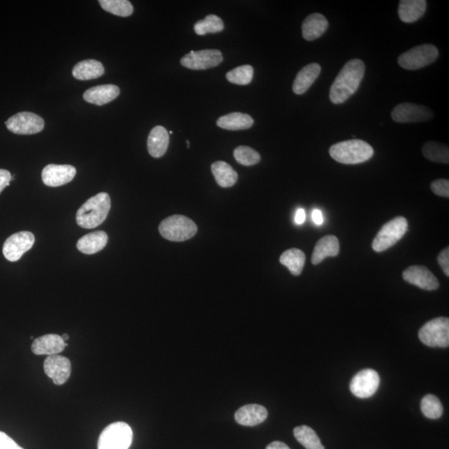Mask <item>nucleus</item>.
Segmentation results:
<instances>
[{
    "mask_svg": "<svg viewBox=\"0 0 449 449\" xmlns=\"http://www.w3.org/2000/svg\"><path fill=\"white\" fill-rule=\"evenodd\" d=\"M365 72L363 61L355 59L348 61L331 86L330 101L334 104L346 102L358 90Z\"/></svg>",
    "mask_w": 449,
    "mask_h": 449,
    "instance_id": "f257e3e1",
    "label": "nucleus"
},
{
    "mask_svg": "<svg viewBox=\"0 0 449 449\" xmlns=\"http://www.w3.org/2000/svg\"><path fill=\"white\" fill-rule=\"evenodd\" d=\"M111 209V198L106 193H100L91 198L78 209L77 224L82 228L94 229L101 225Z\"/></svg>",
    "mask_w": 449,
    "mask_h": 449,
    "instance_id": "f03ea898",
    "label": "nucleus"
},
{
    "mask_svg": "<svg viewBox=\"0 0 449 449\" xmlns=\"http://www.w3.org/2000/svg\"><path fill=\"white\" fill-rule=\"evenodd\" d=\"M374 154L368 142L359 139L334 144L330 148L331 158L342 164L355 165L367 162Z\"/></svg>",
    "mask_w": 449,
    "mask_h": 449,
    "instance_id": "7ed1b4c3",
    "label": "nucleus"
},
{
    "mask_svg": "<svg viewBox=\"0 0 449 449\" xmlns=\"http://www.w3.org/2000/svg\"><path fill=\"white\" fill-rule=\"evenodd\" d=\"M160 234L171 242H185L198 233V226L190 218L174 215L165 218L159 226Z\"/></svg>",
    "mask_w": 449,
    "mask_h": 449,
    "instance_id": "20e7f679",
    "label": "nucleus"
},
{
    "mask_svg": "<svg viewBox=\"0 0 449 449\" xmlns=\"http://www.w3.org/2000/svg\"><path fill=\"white\" fill-rule=\"evenodd\" d=\"M408 230V221L404 216H397L387 222L379 230L372 243L374 251L383 252L400 241Z\"/></svg>",
    "mask_w": 449,
    "mask_h": 449,
    "instance_id": "39448f33",
    "label": "nucleus"
},
{
    "mask_svg": "<svg viewBox=\"0 0 449 449\" xmlns=\"http://www.w3.org/2000/svg\"><path fill=\"white\" fill-rule=\"evenodd\" d=\"M133 430L124 422H113L100 435L98 449H128L133 442Z\"/></svg>",
    "mask_w": 449,
    "mask_h": 449,
    "instance_id": "423d86ee",
    "label": "nucleus"
},
{
    "mask_svg": "<svg viewBox=\"0 0 449 449\" xmlns=\"http://www.w3.org/2000/svg\"><path fill=\"white\" fill-rule=\"evenodd\" d=\"M418 337L425 346L433 348H447L449 346V320L438 317L422 327Z\"/></svg>",
    "mask_w": 449,
    "mask_h": 449,
    "instance_id": "0eeeda50",
    "label": "nucleus"
},
{
    "mask_svg": "<svg viewBox=\"0 0 449 449\" xmlns=\"http://www.w3.org/2000/svg\"><path fill=\"white\" fill-rule=\"evenodd\" d=\"M438 57L437 47L426 43V45L414 47L401 54L399 57L398 63L400 67L407 71H417V69L429 66L438 59Z\"/></svg>",
    "mask_w": 449,
    "mask_h": 449,
    "instance_id": "6e6552de",
    "label": "nucleus"
},
{
    "mask_svg": "<svg viewBox=\"0 0 449 449\" xmlns=\"http://www.w3.org/2000/svg\"><path fill=\"white\" fill-rule=\"evenodd\" d=\"M10 132L19 135H32L42 132L45 120L36 113L22 112L8 119L6 123Z\"/></svg>",
    "mask_w": 449,
    "mask_h": 449,
    "instance_id": "1a4fd4ad",
    "label": "nucleus"
},
{
    "mask_svg": "<svg viewBox=\"0 0 449 449\" xmlns=\"http://www.w3.org/2000/svg\"><path fill=\"white\" fill-rule=\"evenodd\" d=\"M223 61L221 52L217 50H204L191 51L189 54L183 56L181 64L183 67L191 71H205V69L215 68Z\"/></svg>",
    "mask_w": 449,
    "mask_h": 449,
    "instance_id": "9d476101",
    "label": "nucleus"
},
{
    "mask_svg": "<svg viewBox=\"0 0 449 449\" xmlns=\"http://www.w3.org/2000/svg\"><path fill=\"white\" fill-rule=\"evenodd\" d=\"M381 378L376 370L366 369L361 370L352 378L350 389L357 398L368 399L376 393Z\"/></svg>",
    "mask_w": 449,
    "mask_h": 449,
    "instance_id": "9b49d317",
    "label": "nucleus"
},
{
    "mask_svg": "<svg viewBox=\"0 0 449 449\" xmlns=\"http://www.w3.org/2000/svg\"><path fill=\"white\" fill-rule=\"evenodd\" d=\"M392 119L396 123L411 124L428 121L434 116L431 109L415 103H404L397 105L392 111Z\"/></svg>",
    "mask_w": 449,
    "mask_h": 449,
    "instance_id": "f8f14e48",
    "label": "nucleus"
},
{
    "mask_svg": "<svg viewBox=\"0 0 449 449\" xmlns=\"http://www.w3.org/2000/svg\"><path fill=\"white\" fill-rule=\"evenodd\" d=\"M36 242V237L32 233L20 232L10 235L3 246V254L8 260L15 263L24 253L27 252Z\"/></svg>",
    "mask_w": 449,
    "mask_h": 449,
    "instance_id": "ddd939ff",
    "label": "nucleus"
},
{
    "mask_svg": "<svg viewBox=\"0 0 449 449\" xmlns=\"http://www.w3.org/2000/svg\"><path fill=\"white\" fill-rule=\"evenodd\" d=\"M43 369L56 385H62L71 376V362L66 357L50 355L45 361Z\"/></svg>",
    "mask_w": 449,
    "mask_h": 449,
    "instance_id": "4468645a",
    "label": "nucleus"
},
{
    "mask_svg": "<svg viewBox=\"0 0 449 449\" xmlns=\"http://www.w3.org/2000/svg\"><path fill=\"white\" fill-rule=\"evenodd\" d=\"M403 278L409 284L425 290H435L439 287L438 279L430 270L422 265H413L403 272Z\"/></svg>",
    "mask_w": 449,
    "mask_h": 449,
    "instance_id": "2eb2a0df",
    "label": "nucleus"
},
{
    "mask_svg": "<svg viewBox=\"0 0 449 449\" xmlns=\"http://www.w3.org/2000/svg\"><path fill=\"white\" fill-rule=\"evenodd\" d=\"M76 173L73 165L50 164L43 169L42 180L47 186H60L73 181Z\"/></svg>",
    "mask_w": 449,
    "mask_h": 449,
    "instance_id": "dca6fc26",
    "label": "nucleus"
},
{
    "mask_svg": "<svg viewBox=\"0 0 449 449\" xmlns=\"http://www.w3.org/2000/svg\"><path fill=\"white\" fill-rule=\"evenodd\" d=\"M68 344L60 335L50 334L37 338L32 344V351L37 355H55L64 351Z\"/></svg>",
    "mask_w": 449,
    "mask_h": 449,
    "instance_id": "f3484780",
    "label": "nucleus"
},
{
    "mask_svg": "<svg viewBox=\"0 0 449 449\" xmlns=\"http://www.w3.org/2000/svg\"><path fill=\"white\" fill-rule=\"evenodd\" d=\"M267 417V409L259 404L245 405L235 414V421L239 425L249 427L263 424Z\"/></svg>",
    "mask_w": 449,
    "mask_h": 449,
    "instance_id": "a211bd4d",
    "label": "nucleus"
},
{
    "mask_svg": "<svg viewBox=\"0 0 449 449\" xmlns=\"http://www.w3.org/2000/svg\"><path fill=\"white\" fill-rule=\"evenodd\" d=\"M119 94L120 89L116 85H99L87 90L84 98L86 102L102 106L115 100Z\"/></svg>",
    "mask_w": 449,
    "mask_h": 449,
    "instance_id": "6ab92c4d",
    "label": "nucleus"
},
{
    "mask_svg": "<svg viewBox=\"0 0 449 449\" xmlns=\"http://www.w3.org/2000/svg\"><path fill=\"white\" fill-rule=\"evenodd\" d=\"M169 133L162 126H156L150 132L147 139V150L155 159L162 158L168 151Z\"/></svg>",
    "mask_w": 449,
    "mask_h": 449,
    "instance_id": "aec40b11",
    "label": "nucleus"
},
{
    "mask_svg": "<svg viewBox=\"0 0 449 449\" xmlns=\"http://www.w3.org/2000/svg\"><path fill=\"white\" fill-rule=\"evenodd\" d=\"M339 253V242L335 235H325L317 242L314 249L311 263L318 265L322 263L326 257L337 256Z\"/></svg>",
    "mask_w": 449,
    "mask_h": 449,
    "instance_id": "412c9836",
    "label": "nucleus"
},
{
    "mask_svg": "<svg viewBox=\"0 0 449 449\" xmlns=\"http://www.w3.org/2000/svg\"><path fill=\"white\" fill-rule=\"evenodd\" d=\"M321 67L316 63L309 64L304 67L297 74L292 89L295 94L302 95L306 93L320 76Z\"/></svg>",
    "mask_w": 449,
    "mask_h": 449,
    "instance_id": "4be33fe9",
    "label": "nucleus"
},
{
    "mask_svg": "<svg viewBox=\"0 0 449 449\" xmlns=\"http://www.w3.org/2000/svg\"><path fill=\"white\" fill-rule=\"evenodd\" d=\"M426 8L425 0H401L399 6V19L404 23H413L424 16Z\"/></svg>",
    "mask_w": 449,
    "mask_h": 449,
    "instance_id": "5701e85b",
    "label": "nucleus"
},
{
    "mask_svg": "<svg viewBox=\"0 0 449 449\" xmlns=\"http://www.w3.org/2000/svg\"><path fill=\"white\" fill-rule=\"evenodd\" d=\"M329 23L324 15L312 14L304 20L302 24L303 38L307 41H313L321 38L328 29Z\"/></svg>",
    "mask_w": 449,
    "mask_h": 449,
    "instance_id": "b1692460",
    "label": "nucleus"
},
{
    "mask_svg": "<svg viewBox=\"0 0 449 449\" xmlns=\"http://www.w3.org/2000/svg\"><path fill=\"white\" fill-rule=\"evenodd\" d=\"M108 237L103 230L84 235L77 242L78 250L86 255H93L106 246Z\"/></svg>",
    "mask_w": 449,
    "mask_h": 449,
    "instance_id": "393cba45",
    "label": "nucleus"
},
{
    "mask_svg": "<svg viewBox=\"0 0 449 449\" xmlns=\"http://www.w3.org/2000/svg\"><path fill=\"white\" fill-rule=\"evenodd\" d=\"M104 73L103 65L94 59L81 61L73 69V76L82 81L95 80L103 76Z\"/></svg>",
    "mask_w": 449,
    "mask_h": 449,
    "instance_id": "a878e982",
    "label": "nucleus"
},
{
    "mask_svg": "<svg viewBox=\"0 0 449 449\" xmlns=\"http://www.w3.org/2000/svg\"><path fill=\"white\" fill-rule=\"evenodd\" d=\"M216 124L221 128L230 131L246 130L251 128L254 120L250 115L242 112H232L222 116L217 120Z\"/></svg>",
    "mask_w": 449,
    "mask_h": 449,
    "instance_id": "bb28decb",
    "label": "nucleus"
},
{
    "mask_svg": "<svg viewBox=\"0 0 449 449\" xmlns=\"http://www.w3.org/2000/svg\"><path fill=\"white\" fill-rule=\"evenodd\" d=\"M212 172L217 184L225 189L233 186L238 180V174L232 165L221 161L212 165Z\"/></svg>",
    "mask_w": 449,
    "mask_h": 449,
    "instance_id": "cd10ccee",
    "label": "nucleus"
},
{
    "mask_svg": "<svg viewBox=\"0 0 449 449\" xmlns=\"http://www.w3.org/2000/svg\"><path fill=\"white\" fill-rule=\"evenodd\" d=\"M280 263L289 269L293 276L297 277L302 273L306 263V255L302 250L292 248L283 253L280 257Z\"/></svg>",
    "mask_w": 449,
    "mask_h": 449,
    "instance_id": "c85d7f7f",
    "label": "nucleus"
},
{
    "mask_svg": "<svg viewBox=\"0 0 449 449\" xmlns=\"http://www.w3.org/2000/svg\"><path fill=\"white\" fill-rule=\"evenodd\" d=\"M422 154L427 159L432 162L448 164L449 150L446 144L428 142L422 147Z\"/></svg>",
    "mask_w": 449,
    "mask_h": 449,
    "instance_id": "c756f323",
    "label": "nucleus"
},
{
    "mask_svg": "<svg viewBox=\"0 0 449 449\" xmlns=\"http://www.w3.org/2000/svg\"><path fill=\"white\" fill-rule=\"evenodd\" d=\"M294 435L296 440L307 449H325L315 430L307 425L296 427Z\"/></svg>",
    "mask_w": 449,
    "mask_h": 449,
    "instance_id": "7c9ffc66",
    "label": "nucleus"
},
{
    "mask_svg": "<svg viewBox=\"0 0 449 449\" xmlns=\"http://www.w3.org/2000/svg\"><path fill=\"white\" fill-rule=\"evenodd\" d=\"M224 29L223 21L214 15H207L206 18L200 20L194 25V30L198 36H203L207 34L221 32Z\"/></svg>",
    "mask_w": 449,
    "mask_h": 449,
    "instance_id": "2f4dec72",
    "label": "nucleus"
},
{
    "mask_svg": "<svg viewBox=\"0 0 449 449\" xmlns=\"http://www.w3.org/2000/svg\"><path fill=\"white\" fill-rule=\"evenodd\" d=\"M100 6L104 10L120 17L133 15V6L128 0H100Z\"/></svg>",
    "mask_w": 449,
    "mask_h": 449,
    "instance_id": "473e14b6",
    "label": "nucleus"
},
{
    "mask_svg": "<svg viewBox=\"0 0 449 449\" xmlns=\"http://www.w3.org/2000/svg\"><path fill=\"white\" fill-rule=\"evenodd\" d=\"M421 411L430 420H438L443 415V407L438 397L428 395L421 401Z\"/></svg>",
    "mask_w": 449,
    "mask_h": 449,
    "instance_id": "72a5a7b5",
    "label": "nucleus"
},
{
    "mask_svg": "<svg viewBox=\"0 0 449 449\" xmlns=\"http://www.w3.org/2000/svg\"><path fill=\"white\" fill-rule=\"evenodd\" d=\"M254 75V68L251 65H242L226 73V80L233 84L248 85Z\"/></svg>",
    "mask_w": 449,
    "mask_h": 449,
    "instance_id": "f704fd0d",
    "label": "nucleus"
},
{
    "mask_svg": "<svg viewBox=\"0 0 449 449\" xmlns=\"http://www.w3.org/2000/svg\"><path fill=\"white\" fill-rule=\"evenodd\" d=\"M235 161L243 165H254L260 163V155L253 148L246 146H240L234 151Z\"/></svg>",
    "mask_w": 449,
    "mask_h": 449,
    "instance_id": "c9c22d12",
    "label": "nucleus"
},
{
    "mask_svg": "<svg viewBox=\"0 0 449 449\" xmlns=\"http://www.w3.org/2000/svg\"><path fill=\"white\" fill-rule=\"evenodd\" d=\"M431 190L439 197L449 198V181L439 179L431 183Z\"/></svg>",
    "mask_w": 449,
    "mask_h": 449,
    "instance_id": "e433bc0d",
    "label": "nucleus"
},
{
    "mask_svg": "<svg viewBox=\"0 0 449 449\" xmlns=\"http://www.w3.org/2000/svg\"><path fill=\"white\" fill-rule=\"evenodd\" d=\"M0 449H24L3 432L0 431Z\"/></svg>",
    "mask_w": 449,
    "mask_h": 449,
    "instance_id": "4c0bfd02",
    "label": "nucleus"
},
{
    "mask_svg": "<svg viewBox=\"0 0 449 449\" xmlns=\"http://www.w3.org/2000/svg\"><path fill=\"white\" fill-rule=\"evenodd\" d=\"M438 263L443 270L444 274L449 277V248L443 250L438 256Z\"/></svg>",
    "mask_w": 449,
    "mask_h": 449,
    "instance_id": "58836bf2",
    "label": "nucleus"
},
{
    "mask_svg": "<svg viewBox=\"0 0 449 449\" xmlns=\"http://www.w3.org/2000/svg\"><path fill=\"white\" fill-rule=\"evenodd\" d=\"M12 181V176L10 172L7 170L0 169V193L7 187L10 186Z\"/></svg>",
    "mask_w": 449,
    "mask_h": 449,
    "instance_id": "ea45409f",
    "label": "nucleus"
},
{
    "mask_svg": "<svg viewBox=\"0 0 449 449\" xmlns=\"http://www.w3.org/2000/svg\"><path fill=\"white\" fill-rule=\"evenodd\" d=\"M312 220L314 221V223H315L317 226H321L323 224V222H324L323 215H322V212L320 210H318V209H315V210H313Z\"/></svg>",
    "mask_w": 449,
    "mask_h": 449,
    "instance_id": "a19ab883",
    "label": "nucleus"
},
{
    "mask_svg": "<svg viewBox=\"0 0 449 449\" xmlns=\"http://www.w3.org/2000/svg\"><path fill=\"white\" fill-rule=\"evenodd\" d=\"M306 212H304V209L300 208L298 209L297 212L295 213V223L297 225H302L304 221H306Z\"/></svg>",
    "mask_w": 449,
    "mask_h": 449,
    "instance_id": "79ce46f5",
    "label": "nucleus"
},
{
    "mask_svg": "<svg viewBox=\"0 0 449 449\" xmlns=\"http://www.w3.org/2000/svg\"><path fill=\"white\" fill-rule=\"evenodd\" d=\"M265 449H290L286 443L279 441H274L270 443Z\"/></svg>",
    "mask_w": 449,
    "mask_h": 449,
    "instance_id": "37998d69",
    "label": "nucleus"
},
{
    "mask_svg": "<svg viewBox=\"0 0 449 449\" xmlns=\"http://www.w3.org/2000/svg\"><path fill=\"white\" fill-rule=\"evenodd\" d=\"M62 338H63V339H64V341H68V339H69L68 334H64L62 335Z\"/></svg>",
    "mask_w": 449,
    "mask_h": 449,
    "instance_id": "c03bdc74",
    "label": "nucleus"
},
{
    "mask_svg": "<svg viewBox=\"0 0 449 449\" xmlns=\"http://www.w3.org/2000/svg\"><path fill=\"white\" fill-rule=\"evenodd\" d=\"M186 144H187V147H189H189H190V142H189V141H186Z\"/></svg>",
    "mask_w": 449,
    "mask_h": 449,
    "instance_id": "a18cd8bd",
    "label": "nucleus"
},
{
    "mask_svg": "<svg viewBox=\"0 0 449 449\" xmlns=\"http://www.w3.org/2000/svg\"><path fill=\"white\" fill-rule=\"evenodd\" d=\"M168 133H170V134H172V133H173V132H172V131H170V132H169Z\"/></svg>",
    "mask_w": 449,
    "mask_h": 449,
    "instance_id": "49530a36",
    "label": "nucleus"
}]
</instances>
